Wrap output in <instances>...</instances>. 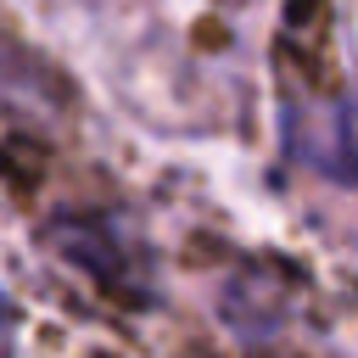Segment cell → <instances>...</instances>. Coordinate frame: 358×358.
I'll return each mask as SVG.
<instances>
[{"mask_svg": "<svg viewBox=\"0 0 358 358\" xmlns=\"http://www.w3.org/2000/svg\"><path fill=\"white\" fill-rule=\"evenodd\" d=\"M0 330H6V296H0Z\"/></svg>", "mask_w": 358, "mask_h": 358, "instance_id": "7a4b0ae2", "label": "cell"}, {"mask_svg": "<svg viewBox=\"0 0 358 358\" xmlns=\"http://www.w3.org/2000/svg\"><path fill=\"white\" fill-rule=\"evenodd\" d=\"M285 145L336 185H358V101H291Z\"/></svg>", "mask_w": 358, "mask_h": 358, "instance_id": "6da1fadb", "label": "cell"}]
</instances>
